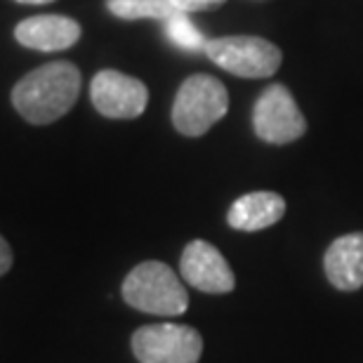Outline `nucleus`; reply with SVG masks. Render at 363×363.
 <instances>
[{"label":"nucleus","instance_id":"f03ea898","mask_svg":"<svg viewBox=\"0 0 363 363\" xmlns=\"http://www.w3.org/2000/svg\"><path fill=\"white\" fill-rule=\"evenodd\" d=\"M123 300L137 311L154 316H179L189 307L186 288L168 264L149 259L137 264L123 281Z\"/></svg>","mask_w":363,"mask_h":363},{"label":"nucleus","instance_id":"2eb2a0df","mask_svg":"<svg viewBox=\"0 0 363 363\" xmlns=\"http://www.w3.org/2000/svg\"><path fill=\"white\" fill-rule=\"evenodd\" d=\"M10 267H12V248H10V243L0 236V276H5L10 272Z\"/></svg>","mask_w":363,"mask_h":363},{"label":"nucleus","instance_id":"1a4fd4ad","mask_svg":"<svg viewBox=\"0 0 363 363\" xmlns=\"http://www.w3.org/2000/svg\"><path fill=\"white\" fill-rule=\"evenodd\" d=\"M14 38L19 40V45L28 50L62 52V50H69L78 43L81 26L76 19L64 17V14H40V17L19 21L14 28Z\"/></svg>","mask_w":363,"mask_h":363},{"label":"nucleus","instance_id":"20e7f679","mask_svg":"<svg viewBox=\"0 0 363 363\" xmlns=\"http://www.w3.org/2000/svg\"><path fill=\"white\" fill-rule=\"evenodd\" d=\"M130 342L140 363H199L203 354L201 333L182 323L142 325Z\"/></svg>","mask_w":363,"mask_h":363},{"label":"nucleus","instance_id":"f8f14e48","mask_svg":"<svg viewBox=\"0 0 363 363\" xmlns=\"http://www.w3.org/2000/svg\"><path fill=\"white\" fill-rule=\"evenodd\" d=\"M108 12L118 19H168L175 14L172 0H106Z\"/></svg>","mask_w":363,"mask_h":363},{"label":"nucleus","instance_id":"ddd939ff","mask_svg":"<svg viewBox=\"0 0 363 363\" xmlns=\"http://www.w3.org/2000/svg\"><path fill=\"white\" fill-rule=\"evenodd\" d=\"M165 35L175 48L186 50V52H199V50H206L208 38L203 35L189 14L184 12H175L165 19Z\"/></svg>","mask_w":363,"mask_h":363},{"label":"nucleus","instance_id":"9b49d317","mask_svg":"<svg viewBox=\"0 0 363 363\" xmlns=\"http://www.w3.org/2000/svg\"><path fill=\"white\" fill-rule=\"evenodd\" d=\"M286 215V201L274 191H252L229 208L227 222L238 231H262Z\"/></svg>","mask_w":363,"mask_h":363},{"label":"nucleus","instance_id":"0eeeda50","mask_svg":"<svg viewBox=\"0 0 363 363\" xmlns=\"http://www.w3.org/2000/svg\"><path fill=\"white\" fill-rule=\"evenodd\" d=\"M90 99L94 108L106 118L128 121L144 113L149 101V90L137 78L106 69L92 78Z\"/></svg>","mask_w":363,"mask_h":363},{"label":"nucleus","instance_id":"9d476101","mask_svg":"<svg viewBox=\"0 0 363 363\" xmlns=\"http://www.w3.org/2000/svg\"><path fill=\"white\" fill-rule=\"evenodd\" d=\"M323 269L337 290H359L363 286V231L335 238L323 255Z\"/></svg>","mask_w":363,"mask_h":363},{"label":"nucleus","instance_id":"39448f33","mask_svg":"<svg viewBox=\"0 0 363 363\" xmlns=\"http://www.w3.org/2000/svg\"><path fill=\"white\" fill-rule=\"evenodd\" d=\"M203 52L217 67L241 78H269L281 67V50L257 35H227L208 40Z\"/></svg>","mask_w":363,"mask_h":363},{"label":"nucleus","instance_id":"4468645a","mask_svg":"<svg viewBox=\"0 0 363 363\" xmlns=\"http://www.w3.org/2000/svg\"><path fill=\"white\" fill-rule=\"evenodd\" d=\"M224 0H172L177 12L191 14V12H203V10H213V7L222 5Z\"/></svg>","mask_w":363,"mask_h":363},{"label":"nucleus","instance_id":"423d86ee","mask_svg":"<svg viewBox=\"0 0 363 363\" xmlns=\"http://www.w3.org/2000/svg\"><path fill=\"white\" fill-rule=\"evenodd\" d=\"M252 128L259 140L269 144H290L307 133V121L286 85L274 83L255 101Z\"/></svg>","mask_w":363,"mask_h":363},{"label":"nucleus","instance_id":"7ed1b4c3","mask_svg":"<svg viewBox=\"0 0 363 363\" xmlns=\"http://www.w3.org/2000/svg\"><path fill=\"white\" fill-rule=\"evenodd\" d=\"M229 108L227 88L213 76L196 74L179 85L172 104V125L186 137L206 135Z\"/></svg>","mask_w":363,"mask_h":363},{"label":"nucleus","instance_id":"f257e3e1","mask_svg":"<svg viewBox=\"0 0 363 363\" xmlns=\"http://www.w3.org/2000/svg\"><path fill=\"white\" fill-rule=\"evenodd\" d=\"M81 94V71L71 62H50L31 71L12 90V104L33 125H48L71 111Z\"/></svg>","mask_w":363,"mask_h":363},{"label":"nucleus","instance_id":"6e6552de","mask_svg":"<svg viewBox=\"0 0 363 363\" xmlns=\"http://www.w3.org/2000/svg\"><path fill=\"white\" fill-rule=\"evenodd\" d=\"M179 272L189 286L208 295L231 293L236 286V276L229 262L208 241H191L186 245L179 259Z\"/></svg>","mask_w":363,"mask_h":363},{"label":"nucleus","instance_id":"dca6fc26","mask_svg":"<svg viewBox=\"0 0 363 363\" xmlns=\"http://www.w3.org/2000/svg\"><path fill=\"white\" fill-rule=\"evenodd\" d=\"M17 3H24V5H45V3H52V0H17Z\"/></svg>","mask_w":363,"mask_h":363}]
</instances>
